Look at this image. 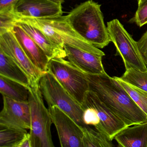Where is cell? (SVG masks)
<instances>
[{"label":"cell","instance_id":"23","mask_svg":"<svg viewBox=\"0 0 147 147\" xmlns=\"http://www.w3.org/2000/svg\"><path fill=\"white\" fill-rule=\"evenodd\" d=\"M16 21V16L12 10L0 13V34L11 31Z\"/></svg>","mask_w":147,"mask_h":147},{"label":"cell","instance_id":"7","mask_svg":"<svg viewBox=\"0 0 147 147\" xmlns=\"http://www.w3.org/2000/svg\"><path fill=\"white\" fill-rule=\"evenodd\" d=\"M47 71L52 74L67 92L82 106L89 91L85 73L63 58L49 61Z\"/></svg>","mask_w":147,"mask_h":147},{"label":"cell","instance_id":"18","mask_svg":"<svg viewBox=\"0 0 147 147\" xmlns=\"http://www.w3.org/2000/svg\"><path fill=\"white\" fill-rule=\"evenodd\" d=\"M0 92L16 101L28 102L29 89L24 85L0 75Z\"/></svg>","mask_w":147,"mask_h":147},{"label":"cell","instance_id":"2","mask_svg":"<svg viewBox=\"0 0 147 147\" xmlns=\"http://www.w3.org/2000/svg\"><path fill=\"white\" fill-rule=\"evenodd\" d=\"M101 5L93 0L82 3L65 16L72 29L84 40L102 49L110 42Z\"/></svg>","mask_w":147,"mask_h":147},{"label":"cell","instance_id":"12","mask_svg":"<svg viewBox=\"0 0 147 147\" xmlns=\"http://www.w3.org/2000/svg\"><path fill=\"white\" fill-rule=\"evenodd\" d=\"M13 13L18 18H51L62 16V4L47 0H19L14 6Z\"/></svg>","mask_w":147,"mask_h":147},{"label":"cell","instance_id":"8","mask_svg":"<svg viewBox=\"0 0 147 147\" xmlns=\"http://www.w3.org/2000/svg\"><path fill=\"white\" fill-rule=\"evenodd\" d=\"M107 27L110 42L114 43L116 48L115 56L121 57L126 70L147 71V65L142 58L137 42L121 22L114 19L107 23Z\"/></svg>","mask_w":147,"mask_h":147},{"label":"cell","instance_id":"27","mask_svg":"<svg viewBox=\"0 0 147 147\" xmlns=\"http://www.w3.org/2000/svg\"><path fill=\"white\" fill-rule=\"evenodd\" d=\"M16 147H31L29 133L27 136Z\"/></svg>","mask_w":147,"mask_h":147},{"label":"cell","instance_id":"19","mask_svg":"<svg viewBox=\"0 0 147 147\" xmlns=\"http://www.w3.org/2000/svg\"><path fill=\"white\" fill-rule=\"evenodd\" d=\"M28 134L26 129L0 125V147H16Z\"/></svg>","mask_w":147,"mask_h":147},{"label":"cell","instance_id":"24","mask_svg":"<svg viewBox=\"0 0 147 147\" xmlns=\"http://www.w3.org/2000/svg\"><path fill=\"white\" fill-rule=\"evenodd\" d=\"M130 23H135L140 27L147 24V2L138 7L134 16L129 21Z\"/></svg>","mask_w":147,"mask_h":147},{"label":"cell","instance_id":"30","mask_svg":"<svg viewBox=\"0 0 147 147\" xmlns=\"http://www.w3.org/2000/svg\"><path fill=\"white\" fill-rule=\"evenodd\" d=\"M64 1H65V0H64Z\"/></svg>","mask_w":147,"mask_h":147},{"label":"cell","instance_id":"13","mask_svg":"<svg viewBox=\"0 0 147 147\" xmlns=\"http://www.w3.org/2000/svg\"><path fill=\"white\" fill-rule=\"evenodd\" d=\"M63 47L69 62L84 73L96 75L106 74L102 63L104 55L86 51L67 45H64Z\"/></svg>","mask_w":147,"mask_h":147},{"label":"cell","instance_id":"1","mask_svg":"<svg viewBox=\"0 0 147 147\" xmlns=\"http://www.w3.org/2000/svg\"><path fill=\"white\" fill-rule=\"evenodd\" d=\"M85 74L89 91L94 92L128 127L147 121V115L114 77H110L107 73Z\"/></svg>","mask_w":147,"mask_h":147},{"label":"cell","instance_id":"3","mask_svg":"<svg viewBox=\"0 0 147 147\" xmlns=\"http://www.w3.org/2000/svg\"><path fill=\"white\" fill-rule=\"evenodd\" d=\"M18 18L39 28L49 39L62 48H64V45H67L86 51L105 56L102 51L81 38L69 25L65 16L42 19Z\"/></svg>","mask_w":147,"mask_h":147},{"label":"cell","instance_id":"4","mask_svg":"<svg viewBox=\"0 0 147 147\" xmlns=\"http://www.w3.org/2000/svg\"><path fill=\"white\" fill-rule=\"evenodd\" d=\"M29 100L31 113L29 139L31 147H55L51 126L53 123L49 109L45 106L40 86H29Z\"/></svg>","mask_w":147,"mask_h":147},{"label":"cell","instance_id":"20","mask_svg":"<svg viewBox=\"0 0 147 147\" xmlns=\"http://www.w3.org/2000/svg\"><path fill=\"white\" fill-rule=\"evenodd\" d=\"M83 129V147H115L112 140L104 134L90 126H85Z\"/></svg>","mask_w":147,"mask_h":147},{"label":"cell","instance_id":"28","mask_svg":"<svg viewBox=\"0 0 147 147\" xmlns=\"http://www.w3.org/2000/svg\"><path fill=\"white\" fill-rule=\"evenodd\" d=\"M58 4H62L64 2V0H47Z\"/></svg>","mask_w":147,"mask_h":147},{"label":"cell","instance_id":"16","mask_svg":"<svg viewBox=\"0 0 147 147\" xmlns=\"http://www.w3.org/2000/svg\"><path fill=\"white\" fill-rule=\"evenodd\" d=\"M114 139L119 147H147V121L125 128Z\"/></svg>","mask_w":147,"mask_h":147},{"label":"cell","instance_id":"25","mask_svg":"<svg viewBox=\"0 0 147 147\" xmlns=\"http://www.w3.org/2000/svg\"><path fill=\"white\" fill-rule=\"evenodd\" d=\"M137 43L142 58L147 65V31Z\"/></svg>","mask_w":147,"mask_h":147},{"label":"cell","instance_id":"14","mask_svg":"<svg viewBox=\"0 0 147 147\" xmlns=\"http://www.w3.org/2000/svg\"><path fill=\"white\" fill-rule=\"evenodd\" d=\"M11 31L32 63L41 71L46 73L49 60L44 51L18 25L15 24Z\"/></svg>","mask_w":147,"mask_h":147},{"label":"cell","instance_id":"15","mask_svg":"<svg viewBox=\"0 0 147 147\" xmlns=\"http://www.w3.org/2000/svg\"><path fill=\"white\" fill-rule=\"evenodd\" d=\"M15 24L20 27L44 51L49 61L53 59L64 58L66 53L64 48L55 44L32 24L16 17Z\"/></svg>","mask_w":147,"mask_h":147},{"label":"cell","instance_id":"9","mask_svg":"<svg viewBox=\"0 0 147 147\" xmlns=\"http://www.w3.org/2000/svg\"><path fill=\"white\" fill-rule=\"evenodd\" d=\"M0 49L26 74L30 80V86H40L41 78L45 73L41 71L32 63L19 45L12 31L0 34Z\"/></svg>","mask_w":147,"mask_h":147},{"label":"cell","instance_id":"29","mask_svg":"<svg viewBox=\"0 0 147 147\" xmlns=\"http://www.w3.org/2000/svg\"><path fill=\"white\" fill-rule=\"evenodd\" d=\"M138 1V7L142 6L147 2V0H137Z\"/></svg>","mask_w":147,"mask_h":147},{"label":"cell","instance_id":"6","mask_svg":"<svg viewBox=\"0 0 147 147\" xmlns=\"http://www.w3.org/2000/svg\"><path fill=\"white\" fill-rule=\"evenodd\" d=\"M42 96L48 107L56 106L81 127L85 126L83 121L84 110L63 88L54 75L47 71L39 82Z\"/></svg>","mask_w":147,"mask_h":147},{"label":"cell","instance_id":"11","mask_svg":"<svg viewBox=\"0 0 147 147\" xmlns=\"http://www.w3.org/2000/svg\"><path fill=\"white\" fill-rule=\"evenodd\" d=\"M3 108L0 113V125L30 129L31 113L28 102L16 101L3 96Z\"/></svg>","mask_w":147,"mask_h":147},{"label":"cell","instance_id":"26","mask_svg":"<svg viewBox=\"0 0 147 147\" xmlns=\"http://www.w3.org/2000/svg\"><path fill=\"white\" fill-rule=\"evenodd\" d=\"M19 0H0V13L13 10Z\"/></svg>","mask_w":147,"mask_h":147},{"label":"cell","instance_id":"17","mask_svg":"<svg viewBox=\"0 0 147 147\" xmlns=\"http://www.w3.org/2000/svg\"><path fill=\"white\" fill-rule=\"evenodd\" d=\"M0 75L17 81L29 88V78L22 69L0 49Z\"/></svg>","mask_w":147,"mask_h":147},{"label":"cell","instance_id":"10","mask_svg":"<svg viewBox=\"0 0 147 147\" xmlns=\"http://www.w3.org/2000/svg\"><path fill=\"white\" fill-rule=\"evenodd\" d=\"M61 147H83L84 131L69 116L57 106L48 108Z\"/></svg>","mask_w":147,"mask_h":147},{"label":"cell","instance_id":"5","mask_svg":"<svg viewBox=\"0 0 147 147\" xmlns=\"http://www.w3.org/2000/svg\"><path fill=\"white\" fill-rule=\"evenodd\" d=\"M87 107L83 114L84 122L113 140L121 130L128 127L112 112L93 92L86 94L83 106Z\"/></svg>","mask_w":147,"mask_h":147},{"label":"cell","instance_id":"22","mask_svg":"<svg viewBox=\"0 0 147 147\" xmlns=\"http://www.w3.org/2000/svg\"><path fill=\"white\" fill-rule=\"evenodd\" d=\"M128 93L135 102L147 115V92L133 86L114 77Z\"/></svg>","mask_w":147,"mask_h":147},{"label":"cell","instance_id":"21","mask_svg":"<svg viewBox=\"0 0 147 147\" xmlns=\"http://www.w3.org/2000/svg\"><path fill=\"white\" fill-rule=\"evenodd\" d=\"M119 78L127 84L147 92V71L129 69Z\"/></svg>","mask_w":147,"mask_h":147}]
</instances>
